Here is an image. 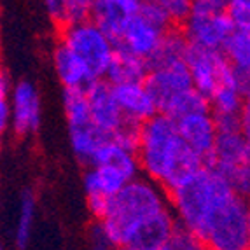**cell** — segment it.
<instances>
[{
  "label": "cell",
  "mask_w": 250,
  "mask_h": 250,
  "mask_svg": "<svg viewBox=\"0 0 250 250\" xmlns=\"http://www.w3.org/2000/svg\"><path fill=\"white\" fill-rule=\"evenodd\" d=\"M135 152L140 163V173L161 184L167 191L207 165L182 140L175 119L161 112L138 126Z\"/></svg>",
  "instance_id": "6da1fadb"
},
{
  "label": "cell",
  "mask_w": 250,
  "mask_h": 250,
  "mask_svg": "<svg viewBox=\"0 0 250 250\" xmlns=\"http://www.w3.org/2000/svg\"><path fill=\"white\" fill-rule=\"evenodd\" d=\"M167 208H170L167 189L140 173L114 194L100 221L114 249H126L142 226Z\"/></svg>",
  "instance_id": "7a4b0ae2"
},
{
  "label": "cell",
  "mask_w": 250,
  "mask_h": 250,
  "mask_svg": "<svg viewBox=\"0 0 250 250\" xmlns=\"http://www.w3.org/2000/svg\"><path fill=\"white\" fill-rule=\"evenodd\" d=\"M140 175V163L133 147L107 138L83 175L86 207L93 219H102L119 189Z\"/></svg>",
  "instance_id": "3957f363"
},
{
  "label": "cell",
  "mask_w": 250,
  "mask_h": 250,
  "mask_svg": "<svg viewBox=\"0 0 250 250\" xmlns=\"http://www.w3.org/2000/svg\"><path fill=\"white\" fill-rule=\"evenodd\" d=\"M167 192L175 221L196 233L201 240L212 213L234 191L215 168L205 165Z\"/></svg>",
  "instance_id": "277c9868"
},
{
  "label": "cell",
  "mask_w": 250,
  "mask_h": 250,
  "mask_svg": "<svg viewBox=\"0 0 250 250\" xmlns=\"http://www.w3.org/2000/svg\"><path fill=\"white\" fill-rule=\"evenodd\" d=\"M144 83L154 98L158 112L173 119L192 108L208 105L207 98L192 86L186 60L149 63Z\"/></svg>",
  "instance_id": "5b68a950"
},
{
  "label": "cell",
  "mask_w": 250,
  "mask_h": 250,
  "mask_svg": "<svg viewBox=\"0 0 250 250\" xmlns=\"http://www.w3.org/2000/svg\"><path fill=\"white\" fill-rule=\"evenodd\" d=\"M60 41L77 53L95 79H104L117 51L116 41L91 18L60 25Z\"/></svg>",
  "instance_id": "8992f818"
},
{
  "label": "cell",
  "mask_w": 250,
  "mask_h": 250,
  "mask_svg": "<svg viewBox=\"0 0 250 250\" xmlns=\"http://www.w3.org/2000/svg\"><path fill=\"white\" fill-rule=\"evenodd\" d=\"M179 28L189 46L221 51L236 26L226 5L192 0L188 16Z\"/></svg>",
  "instance_id": "52a82bcc"
},
{
  "label": "cell",
  "mask_w": 250,
  "mask_h": 250,
  "mask_svg": "<svg viewBox=\"0 0 250 250\" xmlns=\"http://www.w3.org/2000/svg\"><path fill=\"white\" fill-rule=\"evenodd\" d=\"M205 249L245 250L249 249L247 234V200L233 192L212 213L208 226L201 236Z\"/></svg>",
  "instance_id": "ba28073f"
},
{
  "label": "cell",
  "mask_w": 250,
  "mask_h": 250,
  "mask_svg": "<svg viewBox=\"0 0 250 250\" xmlns=\"http://www.w3.org/2000/svg\"><path fill=\"white\" fill-rule=\"evenodd\" d=\"M170 28L173 26L158 7L149 2H142L140 13L126 23L121 34L117 35L116 44L119 49L137 54L149 63Z\"/></svg>",
  "instance_id": "9c48e42d"
},
{
  "label": "cell",
  "mask_w": 250,
  "mask_h": 250,
  "mask_svg": "<svg viewBox=\"0 0 250 250\" xmlns=\"http://www.w3.org/2000/svg\"><path fill=\"white\" fill-rule=\"evenodd\" d=\"M186 65L191 75L192 86L198 93L208 98L221 84L236 75L222 51L189 46L186 53Z\"/></svg>",
  "instance_id": "30bf717a"
},
{
  "label": "cell",
  "mask_w": 250,
  "mask_h": 250,
  "mask_svg": "<svg viewBox=\"0 0 250 250\" xmlns=\"http://www.w3.org/2000/svg\"><path fill=\"white\" fill-rule=\"evenodd\" d=\"M175 126L184 142L207 161L219 135V125L208 105L180 114L175 117Z\"/></svg>",
  "instance_id": "8fae6325"
},
{
  "label": "cell",
  "mask_w": 250,
  "mask_h": 250,
  "mask_svg": "<svg viewBox=\"0 0 250 250\" xmlns=\"http://www.w3.org/2000/svg\"><path fill=\"white\" fill-rule=\"evenodd\" d=\"M11 129L20 137H30L41 128L42 102L37 88L30 81H20L9 91Z\"/></svg>",
  "instance_id": "7c38bea8"
},
{
  "label": "cell",
  "mask_w": 250,
  "mask_h": 250,
  "mask_svg": "<svg viewBox=\"0 0 250 250\" xmlns=\"http://www.w3.org/2000/svg\"><path fill=\"white\" fill-rule=\"evenodd\" d=\"M89 104V119L107 137L114 135L126 125L125 116L117 105L112 84L107 79H95L86 86Z\"/></svg>",
  "instance_id": "4fadbf2b"
},
{
  "label": "cell",
  "mask_w": 250,
  "mask_h": 250,
  "mask_svg": "<svg viewBox=\"0 0 250 250\" xmlns=\"http://www.w3.org/2000/svg\"><path fill=\"white\" fill-rule=\"evenodd\" d=\"M247 161H250V142L243 135L240 125L219 126V135L207 165L215 168L221 175H226Z\"/></svg>",
  "instance_id": "5bb4252c"
},
{
  "label": "cell",
  "mask_w": 250,
  "mask_h": 250,
  "mask_svg": "<svg viewBox=\"0 0 250 250\" xmlns=\"http://www.w3.org/2000/svg\"><path fill=\"white\" fill-rule=\"evenodd\" d=\"M112 89L126 123L140 126L149 117L158 114L156 102L144 81L112 84Z\"/></svg>",
  "instance_id": "9a60e30c"
},
{
  "label": "cell",
  "mask_w": 250,
  "mask_h": 250,
  "mask_svg": "<svg viewBox=\"0 0 250 250\" xmlns=\"http://www.w3.org/2000/svg\"><path fill=\"white\" fill-rule=\"evenodd\" d=\"M142 2L144 0H93L91 20L116 41L126 23L140 13Z\"/></svg>",
  "instance_id": "2e32d148"
},
{
  "label": "cell",
  "mask_w": 250,
  "mask_h": 250,
  "mask_svg": "<svg viewBox=\"0 0 250 250\" xmlns=\"http://www.w3.org/2000/svg\"><path fill=\"white\" fill-rule=\"evenodd\" d=\"M53 67L63 88H86L95 81L88 65L62 41L53 51Z\"/></svg>",
  "instance_id": "e0dca14e"
},
{
  "label": "cell",
  "mask_w": 250,
  "mask_h": 250,
  "mask_svg": "<svg viewBox=\"0 0 250 250\" xmlns=\"http://www.w3.org/2000/svg\"><path fill=\"white\" fill-rule=\"evenodd\" d=\"M107 135H104L100 129L96 128L91 121L83 123V125H74L68 126V142H70V149L74 152L75 159L88 167L95 159L96 152L100 150L104 142L107 140Z\"/></svg>",
  "instance_id": "ac0fdd59"
},
{
  "label": "cell",
  "mask_w": 250,
  "mask_h": 250,
  "mask_svg": "<svg viewBox=\"0 0 250 250\" xmlns=\"http://www.w3.org/2000/svg\"><path fill=\"white\" fill-rule=\"evenodd\" d=\"M221 51L231 68L245 84L247 93V88L250 86V30L234 28Z\"/></svg>",
  "instance_id": "d6986e66"
},
{
  "label": "cell",
  "mask_w": 250,
  "mask_h": 250,
  "mask_svg": "<svg viewBox=\"0 0 250 250\" xmlns=\"http://www.w3.org/2000/svg\"><path fill=\"white\" fill-rule=\"evenodd\" d=\"M147 68H149V63L146 60H142L137 54L128 53V51L117 47L104 79H107L110 84L144 81L146 79Z\"/></svg>",
  "instance_id": "ffe728a7"
},
{
  "label": "cell",
  "mask_w": 250,
  "mask_h": 250,
  "mask_svg": "<svg viewBox=\"0 0 250 250\" xmlns=\"http://www.w3.org/2000/svg\"><path fill=\"white\" fill-rule=\"evenodd\" d=\"M35 215H37V205L35 198L30 191L23 192L20 200V212H18L16 228H14V243L20 249H26L32 242V234L35 228Z\"/></svg>",
  "instance_id": "44dd1931"
},
{
  "label": "cell",
  "mask_w": 250,
  "mask_h": 250,
  "mask_svg": "<svg viewBox=\"0 0 250 250\" xmlns=\"http://www.w3.org/2000/svg\"><path fill=\"white\" fill-rule=\"evenodd\" d=\"M63 112L67 126L91 121L86 88H63Z\"/></svg>",
  "instance_id": "7402d4cb"
},
{
  "label": "cell",
  "mask_w": 250,
  "mask_h": 250,
  "mask_svg": "<svg viewBox=\"0 0 250 250\" xmlns=\"http://www.w3.org/2000/svg\"><path fill=\"white\" fill-rule=\"evenodd\" d=\"M144 2H149L154 7H158L170 21V25L177 28L182 25L192 4V0H144Z\"/></svg>",
  "instance_id": "603a6c76"
},
{
  "label": "cell",
  "mask_w": 250,
  "mask_h": 250,
  "mask_svg": "<svg viewBox=\"0 0 250 250\" xmlns=\"http://www.w3.org/2000/svg\"><path fill=\"white\" fill-rule=\"evenodd\" d=\"M93 0H62V18L58 25L75 23L91 18Z\"/></svg>",
  "instance_id": "cb8c5ba5"
},
{
  "label": "cell",
  "mask_w": 250,
  "mask_h": 250,
  "mask_svg": "<svg viewBox=\"0 0 250 250\" xmlns=\"http://www.w3.org/2000/svg\"><path fill=\"white\" fill-rule=\"evenodd\" d=\"M198 249H205L200 236L177 222L175 229H173V233L170 236L167 250H198Z\"/></svg>",
  "instance_id": "d4e9b609"
},
{
  "label": "cell",
  "mask_w": 250,
  "mask_h": 250,
  "mask_svg": "<svg viewBox=\"0 0 250 250\" xmlns=\"http://www.w3.org/2000/svg\"><path fill=\"white\" fill-rule=\"evenodd\" d=\"M86 240H88L89 247H93V249H100V250L114 249L112 242H110V236H108L104 222L100 219H93L91 226L88 228V233H86Z\"/></svg>",
  "instance_id": "484cf974"
},
{
  "label": "cell",
  "mask_w": 250,
  "mask_h": 250,
  "mask_svg": "<svg viewBox=\"0 0 250 250\" xmlns=\"http://www.w3.org/2000/svg\"><path fill=\"white\" fill-rule=\"evenodd\" d=\"M226 7L236 28L250 30V0H229Z\"/></svg>",
  "instance_id": "4316f807"
},
{
  "label": "cell",
  "mask_w": 250,
  "mask_h": 250,
  "mask_svg": "<svg viewBox=\"0 0 250 250\" xmlns=\"http://www.w3.org/2000/svg\"><path fill=\"white\" fill-rule=\"evenodd\" d=\"M240 128L250 142V91L245 93V102H243L242 112H240Z\"/></svg>",
  "instance_id": "83f0119b"
},
{
  "label": "cell",
  "mask_w": 250,
  "mask_h": 250,
  "mask_svg": "<svg viewBox=\"0 0 250 250\" xmlns=\"http://www.w3.org/2000/svg\"><path fill=\"white\" fill-rule=\"evenodd\" d=\"M11 128V112H9V98L0 100V137Z\"/></svg>",
  "instance_id": "f1b7e54d"
},
{
  "label": "cell",
  "mask_w": 250,
  "mask_h": 250,
  "mask_svg": "<svg viewBox=\"0 0 250 250\" xmlns=\"http://www.w3.org/2000/svg\"><path fill=\"white\" fill-rule=\"evenodd\" d=\"M42 2H44V7H46L51 20L60 23V18H62V0H42Z\"/></svg>",
  "instance_id": "f546056e"
},
{
  "label": "cell",
  "mask_w": 250,
  "mask_h": 250,
  "mask_svg": "<svg viewBox=\"0 0 250 250\" xmlns=\"http://www.w3.org/2000/svg\"><path fill=\"white\" fill-rule=\"evenodd\" d=\"M9 91H11V84H9L7 74H5V70L0 65V100H7Z\"/></svg>",
  "instance_id": "4dcf8cb0"
},
{
  "label": "cell",
  "mask_w": 250,
  "mask_h": 250,
  "mask_svg": "<svg viewBox=\"0 0 250 250\" xmlns=\"http://www.w3.org/2000/svg\"><path fill=\"white\" fill-rule=\"evenodd\" d=\"M247 234H249V249H250V198L247 200Z\"/></svg>",
  "instance_id": "1f68e13d"
},
{
  "label": "cell",
  "mask_w": 250,
  "mask_h": 250,
  "mask_svg": "<svg viewBox=\"0 0 250 250\" xmlns=\"http://www.w3.org/2000/svg\"><path fill=\"white\" fill-rule=\"evenodd\" d=\"M207 2H213V4H221V5H226L229 0H207Z\"/></svg>",
  "instance_id": "d6a6232c"
},
{
  "label": "cell",
  "mask_w": 250,
  "mask_h": 250,
  "mask_svg": "<svg viewBox=\"0 0 250 250\" xmlns=\"http://www.w3.org/2000/svg\"><path fill=\"white\" fill-rule=\"evenodd\" d=\"M0 152H2V137H0Z\"/></svg>",
  "instance_id": "836d02e7"
},
{
  "label": "cell",
  "mask_w": 250,
  "mask_h": 250,
  "mask_svg": "<svg viewBox=\"0 0 250 250\" xmlns=\"http://www.w3.org/2000/svg\"><path fill=\"white\" fill-rule=\"evenodd\" d=\"M2 249H4V243H2V242H0V250H2Z\"/></svg>",
  "instance_id": "e575fe53"
},
{
  "label": "cell",
  "mask_w": 250,
  "mask_h": 250,
  "mask_svg": "<svg viewBox=\"0 0 250 250\" xmlns=\"http://www.w3.org/2000/svg\"><path fill=\"white\" fill-rule=\"evenodd\" d=\"M247 91H250V86H249V88H247Z\"/></svg>",
  "instance_id": "d590c367"
}]
</instances>
